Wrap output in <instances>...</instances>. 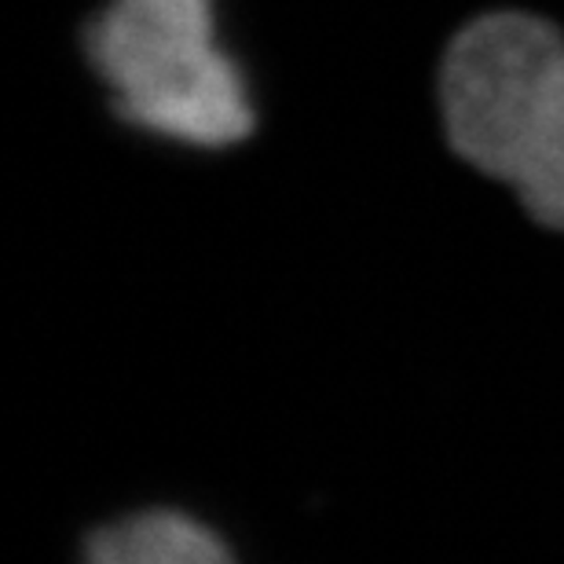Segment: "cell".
Returning a JSON list of instances; mask_svg holds the SVG:
<instances>
[{
	"label": "cell",
	"instance_id": "obj_1",
	"mask_svg": "<svg viewBox=\"0 0 564 564\" xmlns=\"http://www.w3.org/2000/svg\"><path fill=\"white\" fill-rule=\"evenodd\" d=\"M447 140L484 176L564 235V33L528 11H488L440 66Z\"/></svg>",
	"mask_w": 564,
	"mask_h": 564
},
{
	"label": "cell",
	"instance_id": "obj_2",
	"mask_svg": "<svg viewBox=\"0 0 564 564\" xmlns=\"http://www.w3.org/2000/svg\"><path fill=\"white\" fill-rule=\"evenodd\" d=\"M93 70L118 118L187 147H235L257 126L239 63L217 41L213 0H110L88 22Z\"/></svg>",
	"mask_w": 564,
	"mask_h": 564
},
{
	"label": "cell",
	"instance_id": "obj_3",
	"mask_svg": "<svg viewBox=\"0 0 564 564\" xmlns=\"http://www.w3.org/2000/svg\"><path fill=\"white\" fill-rule=\"evenodd\" d=\"M82 564H235L228 543L176 510H143L99 528Z\"/></svg>",
	"mask_w": 564,
	"mask_h": 564
}]
</instances>
